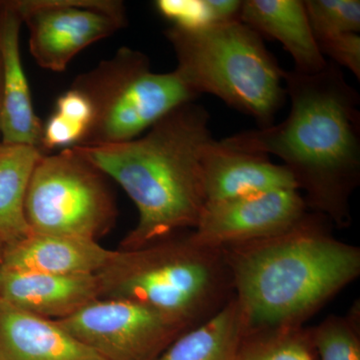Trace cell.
I'll list each match as a JSON object with an SVG mask.
<instances>
[{"label":"cell","instance_id":"6da1fadb","mask_svg":"<svg viewBox=\"0 0 360 360\" xmlns=\"http://www.w3.org/2000/svg\"><path fill=\"white\" fill-rule=\"evenodd\" d=\"M290 110L265 129L222 139L225 146L276 155L295 180L307 207L342 229L352 222L350 198L360 182V98L338 65L312 75L284 70Z\"/></svg>","mask_w":360,"mask_h":360},{"label":"cell","instance_id":"7a4b0ae2","mask_svg":"<svg viewBox=\"0 0 360 360\" xmlns=\"http://www.w3.org/2000/svg\"><path fill=\"white\" fill-rule=\"evenodd\" d=\"M210 120L202 105L186 103L132 141L73 146L117 182L136 206L139 220L120 250H136L195 229L206 205L201 161L213 139Z\"/></svg>","mask_w":360,"mask_h":360},{"label":"cell","instance_id":"3957f363","mask_svg":"<svg viewBox=\"0 0 360 360\" xmlns=\"http://www.w3.org/2000/svg\"><path fill=\"white\" fill-rule=\"evenodd\" d=\"M307 212L288 231L222 248L246 328L303 326L360 274V250Z\"/></svg>","mask_w":360,"mask_h":360},{"label":"cell","instance_id":"277c9868","mask_svg":"<svg viewBox=\"0 0 360 360\" xmlns=\"http://www.w3.org/2000/svg\"><path fill=\"white\" fill-rule=\"evenodd\" d=\"M96 276L101 298L146 305L186 330L207 321L234 296L224 251L194 243L191 231L116 250Z\"/></svg>","mask_w":360,"mask_h":360},{"label":"cell","instance_id":"5b68a950","mask_svg":"<svg viewBox=\"0 0 360 360\" xmlns=\"http://www.w3.org/2000/svg\"><path fill=\"white\" fill-rule=\"evenodd\" d=\"M165 35L176 56L175 70L198 96L219 97L258 129L274 124L288 97L284 70L252 28L240 20L170 25Z\"/></svg>","mask_w":360,"mask_h":360},{"label":"cell","instance_id":"8992f818","mask_svg":"<svg viewBox=\"0 0 360 360\" xmlns=\"http://www.w3.org/2000/svg\"><path fill=\"white\" fill-rule=\"evenodd\" d=\"M71 87L84 94L94 108L91 125L77 146L132 141L200 97L176 70L153 72L146 54L127 46L78 75Z\"/></svg>","mask_w":360,"mask_h":360},{"label":"cell","instance_id":"52a82bcc","mask_svg":"<svg viewBox=\"0 0 360 360\" xmlns=\"http://www.w3.org/2000/svg\"><path fill=\"white\" fill-rule=\"evenodd\" d=\"M25 215L32 233L98 241L115 226L117 208L106 175L70 148L40 158L26 191Z\"/></svg>","mask_w":360,"mask_h":360},{"label":"cell","instance_id":"ba28073f","mask_svg":"<svg viewBox=\"0 0 360 360\" xmlns=\"http://www.w3.org/2000/svg\"><path fill=\"white\" fill-rule=\"evenodd\" d=\"M30 30V51L44 70L61 72L79 52L129 23L120 0H14Z\"/></svg>","mask_w":360,"mask_h":360},{"label":"cell","instance_id":"9c48e42d","mask_svg":"<svg viewBox=\"0 0 360 360\" xmlns=\"http://www.w3.org/2000/svg\"><path fill=\"white\" fill-rule=\"evenodd\" d=\"M104 360H158L186 329L156 310L113 298L56 321Z\"/></svg>","mask_w":360,"mask_h":360},{"label":"cell","instance_id":"30bf717a","mask_svg":"<svg viewBox=\"0 0 360 360\" xmlns=\"http://www.w3.org/2000/svg\"><path fill=\"white\" fill-rule=\"evenodd\" d=\"M307 208L297 189L210 203L191 236L198 245L222 250L283 233L305 217Z\"/></svg>","mask_w":360,"mask_h":360},{"label":"cell","instance_id":"8fae6325","mask_svg":"<svg viewBox=\"0 0 360 360\" xmlns=\"http://www.w3.org/2000/svg\"><path fill=\"white\" fill-rule=\"evenodd\" d=\"M22 25L14 0L0 1V142L32 146L42 153L44 122L33 108L30 84L21 60L20 39Z\"/></svg>","mask_w":360,"mask_h":360},{"label":"cell","instance_id":"7c38bea8","mask_svg":"<svg viewBox=\"0 0 360 360\" xmlns=\"http://www.w3.org/2000/svg\"><path fill=\"white\" fill-rule=\"evenodd\" d=\"M201 177L206 205L281 189H297L283 165H276L267 155L229 148L214 139L203 153Z\"/></svg>","mask_w":360,"mask_h":360},{"label":"cell","instance_id":"4fadbf2b","mask_svg":"<svg viewBox=\"0 0 360 360\" xmlns=\"http://www.w3.org/2000/svg\"><path fill=\"white\" fill-rule=\"evenodd\" d=\"M99 298L96 274H53L2 267L0 300L42 319L61 321Z\"/></svg>","mask_w":360,"mask_h":360},{"label":"cell","instance_id":"5bb4252c","mask_svg":"<svg viewBox=\"0 0 360 360\" xmlns=\"http://www.w3.org/2000/svg\"><path fill=\"white\" fill-rule=\"evenodd\" d=\"M0 360H104L61 328L0 300Z\"/></svg>","mask_w":360,"mask_h":360},{"label":"cell","instance_id":"9a60e30c","mask_svg":"<svg viewBox=\"0 0 360 360\" xmlns=\"http://www.w3.org/2000/svg\"><path fill=\"white\" fill-rule=\"evenodd\" d=\"M115 255L116 250L91 239L32 233L4 246L2 267L53 274H96Z\"/></svg>","mask_w":360,"mask_h":360},{"label":"cell","instance_id":"2e32d148","mask_svg":"<svg viewBox=\"0 0 360 360\" xmlns=\"http://www.w3.org/2000/svg\"><path fill=\"white\" fill-rule=\"evenodd\" d=\"M239 20L260 37L281 42L295 61V70L312 75L328 65L315 42L304 1L245 0Z\"/></svg>","mask_w":360,"mask_h":360},{"label":"cell","instance_id":"e0dca14e","mask_svg":"<svg viewBox=\"0 0 360 360\" xmlns=\"http://www.w3.org/2000/svg\"><path fill=\"white\" fill-rule=\"evenodd\" d=\"M246 330L236 296L207 321L181 333L158 360H234Z\"/></svg>","mask_w":360,"mask_h":360},{"label":"cell","instance_id":"ac0fdd59","mask_svg":"<svg viewBox=\"0 0 360 360\" xmlns=\"http://www.w3.org/2000/svg\"><path fill=\"white\" fill-rule=\"evenodd\" d=\"M44 153L39 148L0 142V245H13L32 233L25 215L28 184Z\"/></svg>","mask_w":360,"mask_h":360},{"label":"cell","instance_id":"d6986e66","mask_svg":"<svg viewBox=\"0 0 360 360\" xmlns=\"http://www.w3.org/2000/svg\"><path fill=\"white\" fill-rule=\"evenodd\" d=\"M234 360H317L304 326L246 328Z\"/></svg>","mask_w":360,"mask_h":360},{"label":"cell","instance_id":"ffe728a7","mask_svg":"<svg viewBox=\"0 0 360 360\" xmlns=\"http://www.w3.org/2000/svg\"><path fill=\"white\" fill-rule=\"evenodd\" d=\"M309 329L317 360H360L359 302L349 314L329 315Z\"/></svg>","mask_w":360,"mask_h":360},{"label":"cell","instance_id":"44dd1931","mask_svg":"<svg viewBox=\"0 0 360 360\" xmlns=\"http://www.w3.org/2000/svg\"><path fill=\"white\" fill-rule=\"evenodd\" d=\"M304 6L314 37L359 32V0H307Z\"/></svg>","mask_w":360,"mask_h":360},{"label":"cell","instance_id":"7402d4cb","mask_svg":"<svg viewBox=\"0 0 360 360\" xmlns=\"http://www.w3.org/2000/svg\"><path fill=\"white\" fill-rule=\"evenodd\" d=\"M315 42L322 56L335 65L345 66L360 79V37L359 33H331L315 35Z\"/></svg>","mask_w":360,"mask_h":360},{"label":"cell","instance_id":"603a6c76","mask_svg":"<svg viewBox=\"0 0 360 360\" xmlns=\"http://www.w3.org/2000/svg\"><path fill=\"white\" fill-rule=\"evenodd\" d=\"M86 132L87 129L82 125L53 112L44 123L42 153L56 148H61L63 150L79 146L84 141Z\"/></svg>","mask_w":360,"mask_h":360},{"label":"cell","instance_id":"cb8c5ba5","mask_svg":"<svg viewBox=\"0 0 360 360\" xmlns=\"http://www.w3.org/2000/svg\"><path fill=\"white\" fill-rule=\"evenodd\" d=\"M54 112L82 125L87 131L94 120V108L89 99L82 91L73 87L58 97Z\"/></svg>","mask_w":360,"mask_h":360},{"label":"cell","instance_id":"d4e9b609","mask_svg":"<svg viewBox=\"0 0 360 360\" xmlns=\"http://www.w3.org/2000/svg\"><path fill=\"white\" fill-rule=\"evenodd\" d=\"M201 4L205 13V25H220L239 20L243 1L201 0Z\"/></svg>","mask_w":360,"mask_h":360},{"label":"cell","instance_id":"484cf974","mask_svg":"<svg viewBox=\"0 0 360 360\" xmlns=\"http://www.w3.org/2000/svg\"><path fill=\"white\" fill-rule=\"evenodd\" d=\"M2 250H4V246L0 245V276H1L2 271Z\"/></svg>","mask_w":360,"mask_h":360},{"label":"cell","instance_id":"4316f807","mask_svg":"<svg viewBox=\"0 0 360 360\" xmlns=\"http://www.w3.org/2000/svg\"><path fill=\"white\" fill-rule=\"evenodd\" d=\"M0 110H1V65H0Z\"/></svg>","mask_w":360,"mask_h":360}]
</instances>
